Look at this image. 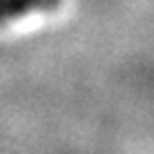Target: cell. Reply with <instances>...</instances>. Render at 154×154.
Segmentation results:
<instances>
[{
    "label": "cell",
    "instance_id": "6da1fadb",
    "mask_svg": "<svg viewBox=\"0 0 154 154\" xmlns=\"http://www.w3.org/2000/svg\"><path fill=\"white\" fill-rule=\"evenodd\" d=\"M60 0H0V25L18 20L34 11L54 9Z\"/></svg>",
    "mask_w": 154,
    "mask_h": 154
}]
</instances>
